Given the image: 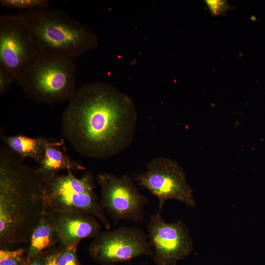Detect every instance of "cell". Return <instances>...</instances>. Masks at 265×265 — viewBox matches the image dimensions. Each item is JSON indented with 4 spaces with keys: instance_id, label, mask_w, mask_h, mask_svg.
I'll return each mask as SVG.
<instances>
[{
    "instance_id": "cell-18",
    "label": "cell",
    "mask_w": 265,
    "mask_h": 265,
    "mask_svg": "<svg viewBox=\"0 0 265 265\" xmlns=\"http://www.w3.org/2000/svg\"><path fill=\"white\" fill-rule=\"evenodd\" d=\"M205 1L211 14L214 16L224 15L231 8L228 1L226 0H208Z\"/></svg>"
},
{
    "instance_id": "cell-5",
    "label": "cell",
    "mask_w": 265,
    "mask_h": 265,
    "mask_svg": "<svg viewBox=\"0 0 265 265\" xmlns=\"http://www.w3.org/2000/svg\"><path fill=\"white\" fill-rule=\"evenodd\" d=\"M93 173L85 171L80 177L67 171L44 182V213L83 212L95 217L107 230L110 222L95 191Z\"/></svg>"
},
{
    "instance_id": "cell-4",
    "label": "cell",
    "mask_w": 265,
    "mask_h": 265,
    "mask_svg": "<svg viewBox=\"0 0 265 265\" xmlns=\"http://www.w3.org/2000/svg\"><path fill=\"white\" fill-rule=\"evenodd\" d=\"M75 60L63 55L38 53L16 82L36 103L53 105L69 101L77 90Z\"/></svg>"
},
{
    "instance_id": "cell-1",
    "label": "cell",
    "mask_w": 265,
    "mask_h": 265,
    "mask_svg": "<svg viewBox=\"0 0 265 265\" xmlns=\"http://www.w3.org/2000/svg\"><path fill=\"white\" fill-rule=\"evenodd\" d=\"M133 101L105 82L77 89L61 115L62 136L79 154L106 159L132 143L137 123Z\"/></svg>"
},
{
    "instance_id": "cell-22",
    "label": "cell",
    "mask_w": 265,
    "mask_h": 265,
    "mask_svg": "<svg viewBox=\"0 0 265 265\" xmlns=\"http://www.w3.org/2000/svg\"><path fill=\"white\" fill-rule=\"evenodd\" d=\"M177 265V264H174V265Z\"/></svg>"
},
{
    "instance_id": "cell-20",
    "label": "cell",
    "mask_w": 265,
    "mask_h": 265,
    "mask_svg": "<svg viewBox=\"0 0 265 265\" xmlns=\"http://www.w3.org/2000/svg\"><path fill=\"white\" fill-rule=\"evenodd\" d=\"M50 251L41 254L30 259H27L26 258L24 265H45L48 253Z\"/></svg>"
},
{
    "instance_id": "cell-21",
    "label": "cell",
    "mask_w": 265,
    "mask_h": 265,
    "mask_svg": "<svg viewBox=\"0 0 265 265\" xmlns=\"http://www.w3.org/2000/svg\"><path fill=\"white\" fill-rule=\"evenodd\" d=\"M58 249L59 246L49 252L45 265H58L57 263V255Z\"/></svg>"
},
{
    "instance_id": "cell-8",
    "label": "cell",
    "mask_w": 265,
    "mask_h": 265,
    "mask_svg": "<svg viewBox=\"0 0 265 265\" xmlns=\"http://www.w3.org/2000/svg\"><path fill=\"white\" fill-rule=\"evenodd\" d=\"M96 180L101 188L100 204L115 225L122 220L136 224L143 221L148 199L139 192L129 176L104 172L98 174Z\"/></svg>"
},
{
    "instance_id": "cell-7",
    "label": "cell",
    "mask_w": 265,
    "mask_h": 265,
    "mask_svg": "<svg viewBox=\"0 0 265 265\" xmlns=\"http://www.w3.org/2000/svg\"><path fill=\"white\" fill-rule=\"evenodd\" d=\"M93 238L88 251L94 261L102 265H115L143 256L152 258L153 255L147 234L136 226L101 231Z\"/></svg>"
},
{
    "instance_id": "cell-11",
    "label": "cell",
    "mask_w": 265,
    "mask_h": 265,
    "mask_svg": "<svg viewBox=\"0 0 265 265\" xmlns=\"http://www.w3.org/2000/svg\"><path fill=\"white\" fill-rule=\"evenodd\" d=\"M45 213L48 214L53 222L61 248L78 246L82 239L94 238L101 232V222L95 217L86 213Z\"/></svg>"
},
{
    "instance_id": "cell-6",
    "label": "cell",
    "mask_w": 265,
    "mask_h": 265,
    "mask_svg": "<svg viewBox=\"0 0 265 265\" xmlns=\"http://www.w3.org/2000/svg\"><path fill=\"white\" fill-rule=\"evenodd\" d=\"M134 180L158 198L159 211H161L165 202L171 199L177 200L189 208L196 205L185 172L174 159L156 157L147 164L146 170L136 175Z\"/></svg>"
},
{
    "instance_id": "cell-10",
    "label": "cell",
    "mask_w": 265,
    "mask_h": 265,
    "mask_svg": "<svg viewBox=\"0 0 265 265\" xmlns=\"http://www.w3.org/2000/svg\"><path fill=\"white\" fill-rule=\"evenodd\" d=\"M147 235L156 265H173L188 256L193 242L186 224L179 220L166 222L161 211L151 215L147 225Z\"/></svg>"
},
{
    "instance_id": "cell-14",
    "label": "cell",
    "mask_w": 265,
    "mask_h": 265,
    "mask_svg": "<svg viewBox=\"0 0 265 265\" xmlns=\"http://www.w3.org/2000/svg\"><path fill=\"white\" fill-rule=\"evenodd\" d=\"M26 249V258L30 259L58 247L57 232L50 216L44 213L34 230Z\"/></svg>"
},
{
    "instance_id": "cell-9",
    "label": "cell",
    "mask_w": 265,
    "mask_h": 265,
    "mask_svg": "<svg viewBox=\"0 0 265 265\" xmlns=\"http://www.w3.org/2000/svg\"><path fill=\"white\" fill-rule=\"evenodd\" d=\"M38 54L26 22L17 14L0 15V66L16 81Z\"/></svg>"
},
{
    "instance_id": "cell-12",
    "label": "cell",
    "mask_w": 265,
    "mask_h": 265,
    "mask_svg": "<svg viewBox=\"0 0 265 265\" xmlns=\"http://www.w3.org/2000/svg\"><path fill=\"white\" fill-rule=\"evenodd\" d=\"M59 145L57 142L49 141L43 160L37 168L44 182L62 170L74 173L85 169L80 162L65 155L58 147Z\"/></svg>"
},
{
    "instance_id": "cell-3",
    "label": "cell",
    "mask_w": 265,
    "mask_h": 265,
    "mask_svg": "<svg viewBox=\"0 0 265 265\" xmlns=\"http://www.w3.org/2000/svg\"><path fill=\"white\" fill-rule=\"evenodd\" d=\"M17 14L29 26L38 53L76 59L98 46L97 34L65 11L46 8Z\"/></svg>"
},
{
    "instance_id": "cell-19",
    "label": "cell",
    "mask_w": 265,
    "mask_h": 265,
    "mask_svg": "<svg viewBox=\"0 0 265 265\" xmlns=\"http://www.w3.org/2000/svg\"><path fill=\"white\" fill-rule=\"evenodd\" d=\"M15 81L13 77L4 68L0 66V95H5L12 82Z\"/></svg>"
},
{
    "instance_id": "cell-13",
    "label": "cell",
    "mask_w": 265,
    "mask_h": 265,
    "mask_svg": "<svg viewBox=\"0 0 265 265\" xmlns=\"http://www.w3.org/2000/svg\"><path fill=\"white\" fill-rule=\"evenodd\" d=\"M3 144L22 159H29L40 164L44 158L49 140L42 137H31L23 134L8 135L0 132Z\"/></svg>"
},
{
    "instance_id": "cell-15",
    "label": "cell",
    "mask_w": 265,
    "mask_h": 265,
    "mask_svg": "<svg viewBox=\"0 0 265 265\" xmlns=\"http://www.w3.org/2000/svg\"><path fill=\"white\" fill-rule=\"evenodd\" d=\"M0 5L21 12L48 8L50 1L47 0H0Z\"/></svg>"
},
{
    "instance_id": "cell-17",
    "label": "cell",
    "mask_w": 265,
    "mask_h": 265,
    "mask_svg": "<svg viewBox=\"0 0 265 265\" xmlns=\"http://www.w3.org/2000/svg\"><path fill=\"white\" fill-rule=\"evenodd\" d=\"M77 245L59 249L57 255L58 265H82L77 256Z\"/></svg>"
},
{
    "instance_id": "cell-16",
    "label": "cell",
    "mask_w": 265,
    "mask_h": 265,
    "mask_svg": "<svg viewBox=\"0 0 265 265\" xmlns=\"http://www.w3.org/2000/svg\"><path fill=\"white\" fill-rule=\"evenodd\" d=\"M26 249L19 248L14 250L0 249V265H24Z\"/></svg>"
},
{
    "instance_id": "cell-2",
    "label": "cell",
    "mask_w": 265,
    "mask_h": 265,
    "mask_svg": "<svg viewBox=\"0 0 265 265\" xmlns=\"http://www.w3.org/2000/svg\"><path fill=\"white\" fill-rule=\"evenodd\" d=\"M44 182L4 144L0 148V246L28 244L44 214Z\"/></svg>"
}]
</instances>
